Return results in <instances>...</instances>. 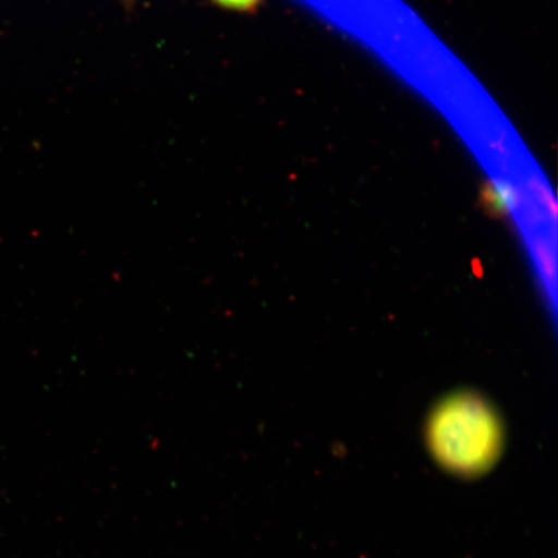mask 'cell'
<instances>
[{
  "label": "cell",
  "instance_id": "7a4b0ae2",
  "mask_svg": "<svg viewBox=\"0 0 558 558\" xmlns=\"http://www.w3.org/2000/svg\"><path fill=\"white\" fill-rule=\"evenodd\" d=\"M215 2L227 10L246 12L255 10L260 0H215Z\"/></svg>",
  "mask_w": 558,
  "mask_h": 558
},
{
  "label": "cell",
  "instance_id": "6da1fadb",
  "mask_svg": "<svg viewBox=\"0 0 558 558\" xmlns=\"http://www.w3.org/2000/svg\"><path fill=\"white\" fill-rule=\"evenodd\" d=\"M427 439L437 462L459 476H478L497 462L504 428L484 399L459 393L439 403L430 415Z\"/></svg>",
  "mask_w": 558,
  "mask_h": 558
}]
</instances>
